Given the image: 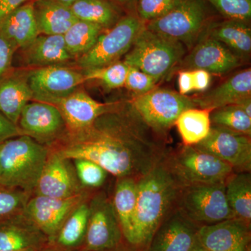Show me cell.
<instances>
[{
	"instance_id": "6da1fadb",
	"label": "cell",
	"mask_w": 251,
	"mask_h": 251,
	"mask_svg": "<svg viewBox=\"0 0 251 251\" xmlns=\"http://www.w3.org/2000/svg\"><path fill=\"white\" fill-rule=\"evenodd\" d=\"M57 147L49 148L69 159L90 160L116 177L138 179L166 153L158 136L132 107L112 103L88 128L66 133Z\"/></svg>"
},
{
	"instance_id": "7a4b0ae2",
	"label": "cell",
	"mask_w": 251,
	"mask_h": 251,
	"mask_svg": "<svg viewBox=\"0 0 251 251\" xmlns=\"http://www.w3.org/2000/svg\"><path fill=\"white\" fill-rule=\"evenodd\" d=\"M181 188L162 159L137 180L132 246L148 247L157 229L176 209Z\"/></svg>"
},
{
	"instance_id": "3957f363",
	"label": "cell",
	"mask_w": 251,
	"mask_h": 251,
	"mask_svg": "<svg viewBox=\"0 0 251 251\" xmlns=\"http://www.w3.org/2000/svg\"><path fill=\"white\" fill-rule=\"evenodd\" d=\"M49 153V147L25 135L0 143V185L33 195Z\"/></svg>"
},
{
	"instance_id": "277c9868",
	"label": "cell",
	"mask_w": 251,
	"mask_h": 251,
	"mask_svg": "<svg viewBox=\"0 0 251 251\" xmlns=\"http://www.w3.org/2000/svg\"><path fill=\"white\" fill-rule=\"evenodd\" d=\"M185 53L184 44L150 30L145 25L125 54L124 62L148 74L158 82L171 72Z\"/></svg>"
},
{
	"instance_id": "5b68a950",
	"label": "cell",
	"mask_w": 251,
	"mask_h": 251,
	"mask_svg": "<svg viewBox=\"0 0 251 251\" xmlns=\"http://www.w3.org/2000/svg\"><path fill=\"white\" fill-rule=\"evenodd\" d=\"M162 160L181 188L224 183L234 172L226 162L193 146L166 151Z\"/></svg>"
},
{
	"instance_id": "8992f818",
	"label": "cell",
	"mask_w": 251,
	"mask_h": 251,
	"mask_svg": "<svg viewBox=\"0 0 251 251\" xmlns=\"http://www.w3.org/2000/svg\"><path fill=\"white\" fill-rule=\"evenodd\" d=\"M145 23L134 13L122 16L112 27L105 29L93 47L75 61L82 71L119 62L131 49Z\"/></svg>"
},
{
	"instance_id": "52a82bcc",
	"label": "cell",
	"mask_w": 251,
	"mask_h": 251,
	"mask_svg": "<svg viewBox=\"0 0 251 251\" xmlns=\"http://www.w3.org/2000/svg\"><path fill=\"white\" fill-rule=\"evenodd\" d=\"M211 23L206 0H181L168 14L146 23L145 27L191 48Z\"/></svg>"
},
{
	"instance_id": "ba28073f",
	"label": "cell",
	"mask_w": 251,
	"mask_h": 251,
	"mask_svg": "<svg viewBox=\"0 0 251 251\" xmlns=\"http://www.w3.org/2000/svg\"><path fill=\"white\" fill-rule=\"evenodd\" d=\"M176 208L199 227L234 218L226 199L225 182L181 188Z\"/></svg>"
},
{
	"instance_id": "9c48e42d",
	"label": "cell",
	"mask_w": 251,
	"mask_h": 251,
	"mask_svg": "<svg viewBox=\"0 0 251 251\" xmlns=\"http://www.w3.org/2000/svg\"><path fill=\"white\" fill-rule=\"evenodd\" d=\"M140 118L155 134L165 135L183 112L196 108L192 99L167 89H153L129 100Z\"/></svg>"
},
{
	"instance_id": "30bf717a",
	"label": "cell",
	"mask_w": 251,
	"mask_h": 251,
	"mask_svg": "<svg viewBox=\"0 0 251 251\" xmlns=\"http://www.w3.org/2000/svg\"><path fill=\"white\" fill-rule=\"evenodd\" d=\"M83 72L67 66L36 68L28 71L33 100L54 105L85 82Z\"/></svg>"
},
{
	"instance_id": "8fae6325",
	"label": "cell",
	"mask_w": 251,
	"mask_h": 251,
	"mask_svg": "<svg viewBox=\"0 0 251 251\" xmlns=\"http://www.w3.org/2000/svg\"><path fill=\"white\" fill-rule=\"evenodd\" d=\"M123 234L112 201L99 193L89 203V220L84 241L85 249L100 251L115 249L120 245Z\"/></svg>"
},
{
	"instance_id": "7c38bea8",
	"label": "cell",
	"mask_w": 251,
	"mask_h": 251,
	"mask_svg": "<svg viewBox=\"0 0 251 251\" xmlns=\"http://www.w3.org/2000/svg\"><path fill=\"white\" fill-rule=\"evenodd\" d=\"M88 197L85 191L67 198L31 196L23 214L53 244L64 221L75 208Z\"/></svg>"
},
{
	"instance_id": "4fadbf2b",
	"label": "cell",
	"mask_w": 251,
	"mask_h": 251,
	"mask_svg": "<svg viewBox=\"0 0 251 251\" xmlns=\"http://www.w3.org/2000/svg\"><path fill=\"white\" fill-rule=\"evenodd\" d=\"M193 147L226 162L234 172L251 171V139L249 135L211 125L208 136Z\"/></svg>"
},
{
	"instance_id": "5bb4252c",
	"label": "cell",
	"mask_w": 251,
	"mask_h": 251,
	"mask_svg": "<svg viewBox=\"0 0 251 251\" xmlns=\"http://www.w3.org/2000/svg\"><path fill=\"white\" fill-rule=\"evenodd\" d=\"M18 126L23 135L49 148L67 133L65 122L57 107L36 100L23 108Z\"/></svg>"
},
{
	"instance_id": "9a60e30c",
	"label": "cell",
	"mask_w": 251,
	"mask_h": 251,
	"mask_svg": "<svg viewBox=\"0 0 251 251\" xmlns=\"http://www.w3.org/2000/svg\"><path fill=\"white\" fill-rule=\"evenodd\" d=\"M72 162V160L64 158L49 148L47 160L33 195L67 198L84 191Z\"/></svg>"
},
{
	"instance_id": "2e32d148",
	"label": "cell",
	"mask_w": 251,
	"mask_h": 251,
	"mask_svg": "<svg viewBox=\"0 0 251 251\" xmlns=\"http://www.w3.org/2000/svg\"><path fill=\"white\" fill-rule=\"evenodd\" d=\"M251 224L232 218L199 227L200 244L210 251H251Z\"/></svg>"
},
{
	"instance_id": "e0dca14e",
	"label": "cell",
	"mask_w": 251,
	"mask_h": 251,
	"mask_svg": "<svg viewBox=\"0 0 251 251\" xmlns=\"http://www.w3.org/2000/svg\"><path fill=\"white\" fill-rule=\"evenodd\" d=\"M199 227L176 208L157 229L148 251H191L198 242Z\"/></svg>"
},
{
	"instance_id": "ac0fdd59",
	"label": "cell",
	"mask_w": 251,
	"mask_h": 251,
	"mask_svg": "<svg viewBox=\"0 0 251 251\" xmlns=\"http://www.w3.org/2000/svg\"><path fill=\"white\" fill-rule=\"evenodd\" d=\"M239 58L219 41L205 36L195 46L182 63L186 70L202 69L209 74H227L241 64Z\"/></svg>"
},
{
	"instance_id": "d6986e66",
	"label": "cell",
	"mask_w": 251,
	"mask_h": 251,
	"mask_svg": "<svg viewBox=\"0 0 251 251\" xmlns=\"http://www.w3.org/2000/svg\"><path fill=\"white\" fill-rule=\"evenodd\" d=\"M111 105L97 101L80 88L54 104L64 119L67 133L88 128L99 116L108 111Z\"/></svg>"
},
{
	"instance_id": "ffe728a7",
	"label": "cell",
	"mask_w": 251,
	"mask_h": 251,
	"mask_svg": "<svg viewBox=\"0 0 251 251\" xmlns=\"http://www.w3.org/2000/svg\"><path fill=\"white\" fill-rule=\"evenodd\" d=\"M19 50L23 65L31 69L69 67L72 62H75V57L67 50L63 35L39 34L29 46Z\"/></svg>"
},
{
	"instance_id": "44dd1931",
	"label": "cell",
	"mask_w": 251,
	"mask_h": 251,
	"mask_svg": "<svg viewBox=\"0 0 251 251\" xmlns=\"http://www.w3.org/2000/svg\"><path fill=\"white\" fill-rule=\"evenodd\" d=\"M47 237L22 213L0 223V251L40 250Z\"/></svg>"
},
{
	"instance_id": "7402d4cb",
	"label": "cell",
	"mask_w": 251,
	"mask_h": 251,
	"mask_svg": "<svg viewBox=\"0 0 251 251\" xmlns=\"http://www.w3.org/2000/svg\"><path fill=\"white\" fill-rule=\"evenodd\" d=\"M251 97V69L236 73L215 88L192 99L196 108L212 111L229 105H237Z\"/></svg>"
},
{
	"instance_id": "603a6c76",
	"label": "cell",
	"mask_w": 251,
	"mask_h": 251,
	"mask_svg": "<svg viewBox=\"0 0 251 251\" xmlns=\"http://www.w3.org/2000/svg\"><path fill=\"white\" fill-rule=\"evenodd\" d=\"M28 71L13 69L0 80V112L16 125L23 108L33 100Z\"/></svg>"
},
{
	"instance_id": "cb8c5ba5",
	"label": "cell",
	"mask_w": 251,
	"mask_h": 251,
	"mask_svg": "<svg viewBox=\"0 0 251 251\" xmlns=\"http://www.w3.org/2000/svg\"><path fill=\"white\" fill-rule=\"evenodd\" d=\"M0 33L16 51L29 46L39 35L33 11V0L8 14L0 23Z\"/></svg>"
},
{
	"instance_id": "d4e9b609",
	"label": "cell",
	"mask_w": 251,
	"mask_h": 251,
	"mask_svg": "<svg viewBox=\"0 0 251 251\" xmlns=\"http://www.w3.org/2000/svg\"><path fill=\"white\" fill-rule=\"evenodd\" d=\"M33 11L43 35H64L77 21L70 6L55 0H33Z\"/></svg>"
},
{
	"instance_id": "484cf974",
	"label": "cell",
	"mask_w": 251,
	"mask_h": 251,
	"mask_svg": "<svg viewBox=\"0 0 251 251\" xmlns=\"http://www.w3.org/2000/svg\"><path fill=\"white\" fill-rule=\"evenodd\" d=\"M206 36L227 46L239 58L249 56L251 52V29L249 23L226 20L210 23Z\"/></svg>"
},
{
	"instance_id": "4316f807",
	"label": "cell",
	"mask_w": 251,
	"mask_h": 251,
	"mask_svg": "<svg viewBox=\"0 0 251 251\" xmlns=\"http://www.w3.org/2000/svg\"><path fill=\"white\" fill-rule=\"evenodd\" d=\"M137 180L131 177L118 179L112 201L123 237L130 245H133V242Z\"/></svg>"
},
{
	"instance_id": "83f0119b",
	"label": "cell",
	"mask_w": 251,
	"mask_h": 251,
	"mask_svg": "<svg viewBox=\"0 0 251 251\" xmlns=\"http://www.w3.org/2000/svg\"><path fill=\"white\" fill-rule=\"evenodd\" d=\"M226 196L234 218L251 221V172H233L225 182Z\"/></svg>"
},
{
	"instance_id": "f1b7e54d",
	"label": "cell",
	"mask_w": 251,
	"mask_h": 251,
	"mask_svg": "<svg viewBox=\"0 0 251 251\" xmlns=\"http://www.w3.org/2000/svg\"><path fill=\"white\" fill-rule=\"evenodd\" d=\"M77 20L112 27L125 16L124 10L109 0H79L70 6Z\"/></svg>"
},
{
	"instance_id": "f546056e",
	"label": "cell",
	"mask_w": 251,
	"mask_h": 251,
	"mask_svg": "<svg viewBox=\"0 0 251 251\" xmlns=\"http://www.w3.org/2000/svg\"><path fill=\"white\" fill-rule=\"evenodd\" d=\"M89 220V203H81L64 221L54 244L67 251L76 249L85 241Z\"/></svg>"
},
{
	"instance_id": "4dcf8cb0",
	"label": "cell",
	"mask_w": 251,
	"mask_h": 251,
	"mask_svg": "<svg viewBox=\"0 0 251 251\" xmlns=\"http://www.w3.org/2000/svg\"><path fill=\"white\" fill-rule=\"evenodd\" d=\"M210 113L205 109L192 108L179 115L175 125L185 146H195L208 136L211 126Z\"/></svg>"
},
{
	"instance_id": "1f68e13d",
	"label": "cell",
	"mask_w": 251,
	"mask_h": 251,
	"mask_svg": "<svg viewBox=\"0 0 251 251\" xmlns=\"http://www.w3.org/2000/svg\"><path fill=\"white\" fill-rule=\"evenodd\" d=\"M104 30L98 25L77 20L63 35L67 50L76 61L93 47Z\"/></svg>"
},
{
	"instance_id": "d6a6232c",
	"label": "cell",
	"mask_w": 251,
	"mask_h": 251,
	"mask_svg": "<svg viewBox=\"0 0 251 251\" xmlns=\"http://www.w3.org/2000/svg\"><path fill=\"white\" fill-rule=\"evenodd\" d=\"M212 125L251 136V117L237 105H229L212 110L210 113Z\"/></svg>"
},
{
	"instance_id": "836d02e7",
	"label": "cell",
	"mask_w": 251,
	"mask_h": 251,
	"mask_svg": "<svg viewBox=\"0 0 251 251\" xmlns=\"http://www.w3.org/2000/svg\"><path fill=\"white\" fill-rule=\"evenodd\" d=\"M128 66L124 62H117L105 67L82 71L85 81L96 80L108 90L125 87Z\"/></svg>"
},
{
	"instance_id": "e575fe53",
	"label": "cell",
	"mask_w": 251,
	"mask_h": 251,
	"mask_svg": "<svg viewBox=\"0 0 251 251\" xmlns=\"http://www.w3.org/2000/svg\"><path fill=\"white\" fill-rule=\"evenodd\" d=\"M31 196L17 188H0V223L22 213Z\"/></svg>"
},
{
	"instance_id": "d590c367",
	"label": "cell",
	"mask_w": 251,
	"mask_h": 251,
	"mask_svg": "<svg viewBox=\"0 0 251 251\" xmlns=\"http://www.w3.org/2000/svg\"><path fill=\"white\" fill-rule=\"evenodd\" d=\"M72 161L79 181L84 188H99L104 184L108 173L100 165L83 158Z\"/></svg>"
},
{
	"instance_id": "8d00e7d4",
	"label": "cell",
	"mask_w": 251,
	"mask_h": 251,
	"mask_svg": "<svg viewBox=\"0 0 251 251\" xmlns=\"http://www.w3.org/2000/svg\"><path fill=\"white\" fill-rule=\"evenodd\" d=\"M226 20L249 23L251 18V0H206Z\"/></svg>"
},
{
	"instance_id": "74e56055",
	"label": "cell",
	"mask_w": 251,
	"mask_h": 251,
	"mask_svg": "<svg viewBox=\"0 0 251 251\" xmlns=\"http://www.w3.org/2000/svg\"><path fill=\"white\" fill-rule=\"evenodd\" d=\"M180 1L181 0H136L135 14L146 24L168 14Z\"/></svg>"
},
{
	"instance_id": "f35d334b",
	"label": "cell",
	"mask_w": 251,
	"mask_h": 251,
	"mask_svg": "<svg viewBox=\"0 0 251 251\" xmlns=\"http://www.w3.org/2000/svg\"><path fill=\"white\" fill-rule=\"evenodd\" d=\"M157 82L154 78L137 68L128 66L125 87L136 95L148 93L156 88Z\"/></svg>"
},
{
	"instance_id": "ab89813d",
	"label": "cell",
	"mask_w": 251,
	"mask_h": 251,
	"mask_svg": "<svg viewBox=\"0 0 251 251\" xmlns=\"http://www.w3.org/2000/svg\"><path fill=\"white\" fill-rule=\"evenodd\" d=\"M16 49L0 33V80L13 70V60Z\"/></svg>"
},
{
	"instance_id": "60d3db41",
	"label": "cell",
	"mask_w": 251,
	"mask_h": 251,
	"mask_svg": "<svg viewBox=\"0 0 251 251\" xmlns=\"http://www.w3.org/2000/svg\"><path fill=\"white\" fill-rule=\"evenodd\" d=\"M22 135L18 126L0 112V143Z\"/></svg>"
},
{
	"instance_id": "b9f144b4",
	"label": "cell",
	"mask_w": 251,
	"mask_h": 251,
	"mask_svg": "<svg viewBox=\"0 0 251 251\" xmlns=\"http://www.w3.org/2000/svg\"><path fill=\"white\" fill-rule=\"evenodd\" d=\"M193 72L194 91L203 92L207 90L211 82V74L202 69L191 70Z\"/></svg>"
},
{
	"instance_id": "7bdbcfd3",
	"label": "cell",
	"mask_w": 251,
	"mask_h": 251,
	"mask_svg": "<svg viewBox=\"0 0 251 251\" xmlns=\"http://www.w3.org/2000/svg\"><path fill=\"white\" fill-rule=\"evenodd\" d=\"M179 94L186 95L194 91L193 72L191 70L182 71L179 72L178 77Z\"/></svg>"
},
{
	"instance_id": "ee69618b",
	"label": "cell",
	"mask_w": 251,
	"mask_h": 251,
	"mask_svg": "<svg viewBox=\"0 0 251 251\" xmlns=\"http://www.w3.org/2000/svg\"><path fill=\"white\" fill-rule=\"evenodd\" d=\"M32 0H0V23L10 13Z\"/></svg>"
},
{
	"instance_id": "f6af8a7d",
	"label": "cell",
	"mask_w": 251,
	"mask_h": 251,
	"mask_svg": "<svg viewBox=\"0 0 251 251\" xmlns=\"http://www.w3.org/2000/svg\"><path fill=\"white\" fill-rule=\"evenodd\" d=\"M109 1H112L114 4L120 6L121 9L124 10L126 14H128V13L135 14L136 0H109Z\"/></svg>"
},
{
	"instance_id": "bcb514c9",
	"label": "cell",
	"mask_w": 251,
	"mask_h": 251,
	"mask_svg": "<svg viewBox=\"0 0 251 251\" xmlns=\"http://www.w3.org/2000/svg\"><path fill=\"white\" fill-rule=\"evenodd\" d=\"M237 105L242 109L247 115L251 117V97L243 99L237 104Z\"/></svg>"
},
{
	"instance_id": "7dc6e473",
	"label": "cell",
	"mask_w": 251,
	"mask_h": 251,
	"mask_svg": "<svg viewBox=\"0 0 251 251\" xmlns=\"http://www.w3.org/2000/svg\"><path fill=\"white\" fill-rule=\"evenodd\" d=\"M38 251H65L63 250V249H61L56 246L55 244H48L47 246H46L45 247L41 249V250Z\"/></svg>"
},
{
	"instance_id": "c3c4849f",
	"label": "cell",
	"mask_w": 251,
	"mask_h": 251,
	"mask_svg": "<svg viewBox=\"0 0 251 251\" xmlns=\"http://www.w3.org/2000/svg\"><path fill=\"white\" fill-rule=\"evenodd\" d=\"M58 2L62 3V4L66 5V6H71L74 3L79 1V0H55Z\"/></svg>"
},
{
	"instance_id": "681fc988",
	"label": "cell",
	"mask_w": 251,
	"mask_h": 251,
	"mask_svg": "<svg viewBox=\"0 0 251 251\" xmlns=\"http://www.w3.org/2000/svg\"><path fill=\"white\" fill-rule=\"evenodd\" d=\"M191 251H210L206 249V248L202 247L199 242H198L197 244H196L194 247L193 248L192 250Z\"/></svg>"
},
{
	"instance_id": "f907efd6",
	"label": "cell",
	"mask_w": 251,
	"mask_h": 251,
	"mask_svg": "<svg viewBox=\"0 0 251 251\" xmlns=\"http://www.w3.org/2000/svg\"><path fill=\"white\" fill-rule=\"evenodd\" d=\"M120 251L119 250H117V248H115V249H109V250H104V251Z\"/></svg>"
},
{
	"instance_id": "816d5d0a",
	"label": "cell",
	"mask_w": 251,
	"mask_h": 251,
	"mask_svg": "<svg viewBox=\"0 0 251 251\" xmlns=\"http://www.w3.org/2000/svg\"><path fill=\"white\" fill-rule=\"evenodd\" d=\"M41 250V249H40ZM39 250H33V249H30V250H26V251H38Z\"/></svg>"
},
{
	"instance_id": "f5cc1de1",
	"label": "cell",
	"mask_w": 251,
	"mask_h": 251,
	"mask_svg": "<svg viewBox=\"0 0 251 251\" xmlns=\"http://www.w3.org/2000/svg\"><path fill=\"white\" fill-rule=\"evenodd\" d=\"M1 187H3V186H0V188H1Z\"/></svg>"
},
{
	"instance_id": "db71d44e",
	"label": "cell",
	"mask_w": 251,
	"mask_h": 251,
	"mask_svg": "<svg viewBox=\"0 0 251 251\" xmlns=\"http://www.w3.org/2000/svg\"><path fill=\"white\" fill-rule=\"evenodd\" d=\"M0 186H1V185H0Z\"/></svg>"
}]
</instances>
